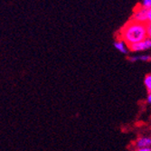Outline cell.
I'll return each instance as SVG.
<instances>
[{
	"label": "cell",
	"mask_w": 151,
	"mask_h": 151,
	"mask_svg": "<svg viewBox=\"0 0 151 151\" xmlns=\"http://www.w3.org/2000/svg\"><path fill=\"white\" fill-rule=\"evenodd\" d=\"M118 37L124 40L129 45H134L147 38V24L130 19L122 26Z\"/></svg>",
	"instance_id": "6da1fadb"
},
{
	"label": "cell",
	"mask_w": 151,
	"mask_h": 151,
	"mask_svg": "<svg viewBox=\"0 0 151 151\" xmlns=\"http://www.w3.org/2000/svg\"><path fill=\"white\" fill-rule=\"evenodd\" d=\"M147 8L144 7L141 5L136 6L133 11L131 19L139 23L147 24Z\"/></svg>",
	"instance_id": "7a4b0ae2"
},
{
	"label": "cell",
	"mask_w": 151,
	"mask_h": 151,
	"mask_svg": "<svg viewBox=\"0 0 151 151\" xmlns=\"http://www.w3.org/2000/svg\"><path fill=\"white\" fill-rule=\"evenodd\" d=\"M151 49V40L146 38L142 41L129 45V50L132 52H144Z\"/></svg>",
	"instance_id": "3957f363"
},
{
	"label": "cell",
	"mask_w": 151,
	"mask_h": 151,
	"mask_svg": "<svg viewBox=\"0 0 151 151\" xmlns=\"http://www.w3.org/2000/svg\"><path fill=\"white\" fill-rule=\"evenodd\" d=\"M136 148L139 147H151V136H142L137 139L134 142Z\"/></svg>",
	"instance_id": "277c9868"
},
{
	"label": "cell",
	"mask_w": 151,
	"mask_h": 151,
	"mask_svg": "<svg viewBox=\"0 0 151 151\" xmlns=\"http://www.w3.org/2000/svg\"><path fill=\"white\" fill-rule=\"evenodd\" d=\"M114 47L116 48L117 51L123 54H127L130 50H129V45L125 42L124 40H122L120 38H117V40L114 42Z\"/></svg>",
	"instance_id": "5b68a950"
},
{
	"label": "cell",
	"mask_w": 151,
	"mask_h": 151,
	"mask_svg": "<svg viewBox=\"0 0 151 151\" xmlns=\"http://www.w3.org/2000/svg\"><path fill=\"white\" fill-rule=\"evenodd\" d=\"M129 59L131 62H148L151 61V55L147 53H140V54H136V55L130 56Z\"/></svg>",
	"instance_id": "8992f818"
},
{
	"label": "cell",
	"mask_w": 151,
	"mask_h": 151,
	"mask_svg": "<svg viewBox=\"0 0 151 151\" xmlns=\"http://www.w3.org/2000/svg\"><path fill=\"white\" fill-rule=\"evenodd\" d=\"M144 85L147 92L151 91V74H147L144 78Z\"/></svg>",
	"instance_id": "52a82bcc"
},
{
	"label": "cell",
	"mask_w": 151,
	"mask_h": 151,
	"mask_svg": "<svg viewBox=\"0 0 151 151\" xmlns=\"http://www.w3.org/2000/svg\"><path fill=\"white\" fill-rule=\"evenodd\" d=\"M140 5L146 8H150L151 7V0H142Z\"/></svg>",
	"instance_id": "ba28073f"
},
{
	"label": "cell",
	"mask_w": 151,
	"mask_h": 151,
	"mask_svg": "<svg viewBox=\"0 0 151 151\" xmlns=\"http://www.w3.org/2000/svg\"><path fill=\"white\" fill-rule=\"evenodd\" d=\"M147 9V24H151V7Z\"/></svg>",
	"instance_id": "9c48e42d"
},
{
	"label": "cell",
	"mask_w": 151,
	"mask_h": 151,
	"mask_svg": "<svg viewBox=\"0 0 151 151\" xmlns=\"http://www.w3.org/2000/svg\"><path fill=\"white\" fill-rule=\"evenodd\" d=\"M147 38L151 40V24H147Z\"/></svg>",
	"instance_id": "30bf717a"
},
{
	"label": "cell",
	"mask_w": 151,
	"mask_h": 151,
	"mask_svg": "<svg viewBox=\"0 0 151 151\" xmlns=\"http://www.w3.org/2000/svg\"><path fill=\"white\" fill-rule=\"evenodd\" d=\"M135 151H151V147H139L136 148Z\"/></svg>",
	"instance_id": "8fae6325"
},
{
	"label": "cell",
	"mask_w": 151,
	"mask_h": 151,
	"mask_svg": "<svg viewBox=\"0 0 151 151\" xmlns=\"http://www.w3.org/2000/svg\"><path fill=\"white\" fill-rule=\"evenodd\" d=\"M147 102L148 104H151V91H149L147 96Z\"/></svg>",
	"instance_id": "7c38bea8"
}]
</instances>
